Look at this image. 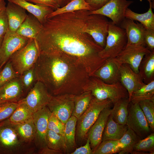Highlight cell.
I'll list each match as a JSON object with an SVG mask.
<instances>
[{"label": "cell", "mask_w": 154, "mask_h": 154, "mask_svg": "<svg viewBox=\"0 0 154 154\" xmlns=\"http://www.w3.org/2000/svg\"><path fill=\"white\" fill-rule=\"evenodd\" d=\"M152 132L154 131V99H147L138 103Z\"/></svg>", "instance_id": "cell-38"}, {"label": "cell", "mask_w": 154, "mask_h": 154, "mask_svg": "<svg viewBox=\"0 0 154 154\" xmlns=\"http://www.w3.org/2000/svg\"><path fill=\"white\" fill-rule=\"evenodd\" d=\"M127 43L125 30L110 22L105 46L99 52V55L106 59L114 58L124 49Z\"/></svg>", "instance_id": "cell-7"}, {"label": "cell", "mask_w": 154, "mask_h": 154, "mask_svg": "<svg viewBox=\"0 0 154 154\" xmlns=\"http://www.w3.org/2000/svg\"><path fill=\"white\" fill-rule=\"evenodd\" d=\"M119 140H106L102 141L93 151V154H112L119 153L122 149Z\"/></svg>", "instance_id": "cell-37"}, {"label": "cell", "mask_w": 154, "mask_h": 154, "mask_svg": "<svg viewBox=\"0 0 154 154\" xmlns=\"http://www.w3.org/2000/svg\"><path fill=\"white\" fill-rule=\"evenodd\" d=\"M144 40L146 45L151 51L154 50V29H146L145 32Z\"/></svg>", "instance_id": "cell-45"}, {"label": "cell", "mask_w": 154, "mask_h": 154, "mask_svg": "<svg viewBox=\"0 0 154 154\" xmlns=\"http://www.w3.org/2000/svg\"><path fill=\"white\" fill-rule=\"evenodd\" d=\"M46 141L49 148L63 152L67 150L64 136L52 130L48 129Z\"/></svg>", "instance_id": "cell-34"}, {"label": "cell", "mask_w": 154, "mask_h": 154, "mask_svg": "<svg viewBox=\"0 0 154 154\" xmlns=\"http://www.w3.org/2000/svg\"><path fill=\"white\" fill-rule=\"evenodd\" d=\"M30 39L9 29L0 46L1 68L13 54L26 45Z\"/></svg>", "instance_id": "cell-11"}, {"label": "cell", "mask_w": 154, "mask_h": 154, "mask_svg": "<svg viewBox=\"0 0 154 154\" xmlns=\"http://www.w3.org/2000/svg\"><path fill=\"white\" fill-rule=\"evenodd\" d=\"M14 124L19 135L26 141L30 142L35 138L36 129L33 118L22 123Z\"/></svg>", "instance_id": "cell-35"}, {"label": "cell", "mask_w": 154, "mask_h": 154, "mask_svg": "<svg viewBox=\"0 0 154 154\" xmlns=\"http://www.w3.org/2000/svg\"><path fill=\"white\" fill-rule=\"evenodd\" d=\"M120 82L127 90L130 100L132 93L145 84L139 73L135 72L129 65L125 64L119 65Z\"/></svg>", "instance_id": "cell-15"}, {"label": "cell", "mask_w": 154, "mask_h": 154, "mask_svg": "<svg viewBox=\"0 0 154 154\" xmlns=\"http://www.w3.org/2000/svg\"><path fill=\"white\" fill-rule=\"evenodd\" d=\"M126 124L141 139L147 137L151 131L145 116L138 103L130 102Z\"/></svg>", "instance_id": "cell-8"}, {"label": "cell", "mask_w": 154, "mask_h": 154, "mask_svg": "<svg viewBox=\"0 0 154 154\" xmlns=\"http://www.w3.org/2000/svg\"><path fill=\"white\" fill-rule=\"evenodd\" d=\"M39 154H62L63 152L49 148L47 146L40 148L38 152Z\"/></svg>", "instance_id": "cell-48"}, {"label": "cell", "mask_w": 154, "mask_h": 154, "mask_svg": "<svg viewBox=\"0 0 154 154\" xmlns=\"http://www.w3.org/2000/svg\"><path fill=\"white\" fill-rule=\"evenodd\" d=\"M62 0V4L63 3H68V2H69L70 1L72 0Z\"/></svg>", "instance_id": "cell-50"}, {"label": "cell", "mask_w": 154, "mask_h": 154, "mask_svg": "<svg viewBox=\"0 0 154 154\" xmlns=\"http://www.w3.org/2000/svg\"><path fill=\"white\" fill-rule=\"evenodd\" d=\"M52 114L46 106L34 112L33 115V119L36 129L35 137L40 148L46 146V137L48 129V121Z\"/></svg>", "instance_id": "cell-18"}, {"label": "cell", "mask_w": 154, "mask_h": 154, "mask_svg": "<svg viewBox=\"0 0 154 154\" xmlns=\"http://www.w3.org/2000/svg\"><path fill=\"white\" fill-rule=\"evenodd\" d=\"M84 91H90L93 97L99 100L109 99L113 104L121 98H129L127 90L120 82L108 84L93 76H90Z\"/></svg>", "instance_id": "cell-3"}, {"label": "cell", "mask_w": 154, "mask_h": 154, "mask_svg": "<svg viewBox=\"0 0 154 154\" xmlns=\"http://www.w3.org/2000/svg\"><path fill=\"white\" fill-rule=\"evenodd\" d=\"M19 105L18 102H5L0 103V122L9 118Z\"/></svg>", "instance_id": "cell-41"}, {"label": "cell", "mask_w": 154, "mask_h": 154, "mask_svg": "<svg viewBox=\"0 0 154 154\" xmlns=\"http://www.w3.org/2000/svg\"><path fill=\"white\" fill-rule=\"evenodd\" d=\"M6 63L3 69L0 72V87L20 76L15 72L9 60Z\"/></svg>", "instance_id": "cell-40"}, {"label": "cell", "mask_w": 154, "mask_h": 154, "mask_svg": "<svg viewBox=\"0 0 154 154\" xmlns=\"http://www.w3.org/2000/svg\"><path fill=\"white\" fill-rule=\"evenodd\" d=\"M93 96L90 91H84L74 98V107L72 116L78 118L88 107Z\"/></svg>", "instance_id": "cell-29"}, {"label": "cell", "mask_w": 154, "mask_h": 154, "mask_svg": "<svg viewBox=\"0 0 154 154\" xmlns=\"http://www.w3.org/2000/svg\"><path fill=\"white\" fill-rule=\"evenodd\" d=\"M129 98H121L113 104L110 115L113 120L120 124H126L128 115Z\"/></svg>", "instance_id": "cell-26"}, {"label": "cell", "mask_w": 154, "mask_h": 154, "mask_svg": "<svg viewBox=\"0 0 154 154\" xmlns=\"http://www.w3.org/2000/svg\"><path fill=\"white\" fill-rule=\"evenodd\" d=\"M81 10L91 11L90 5L85 0H72L61 8H58L49 14L46 18L60 14Z\"/></svg>", "instance_id": "cell-30"}, {"label": "cell", "mask_w": 154, "mask_h": 154, "mask_svg": "<svg viewBox=\"0 0 154 154\" xmlns=\"http://www.w3.org/2000/svg\"><path fill=\"white\" fill-rule=\"evenodd\" d=\"M140 138L131 129H128L122 137L119 140L122 145L119 154H132L134 146L140 140Z\"/></svg>", "instance_id": "cell-31"}, {"label": "cell", "mask_w": 154, "mask_h": 154, "mask_svg": "<svg viewBox=\"0 0 154 154\" xmlns=\"http://www.w3.org/2000/svg\"><path fill=\"white\" fill-rule=\"evenodd\" d=\"M6 6L5 0H0V11L5 8Z\"/></svg>", "instance_id": "cell-49"}, {"label": "cell", "mask_w": 154, "mask_h": 154, "mask_svg": "<svg viewBox=\"0 0 154 154\" xmlns=\"http://www.w3.org/2000/svg\"><path fill=\"white\" fill-rule=\"evenodd\" d=\"M3 37L0 35V46L1 45L3 40Z\"/></svg>", "instance_id": "cell-51"}, {"label": "cell", "mask_w": 154, "mask_h": 154, "mask_svg": "<svg viewBox=\"0 0 154 154\" xmlns=\"http://www.w3.org/2000/svg\"><path fill=\"white\" fill-rule=\"evenodd\" d=\"M7 0L21 6L36 17L42 24L45 21L47 15L54 11L50 8L37 5L26 0Z\"/></svg>", "instance_id": "cell-23"}, {"label": "cell", "mask_w": 154, "mask_h": 154, "mask_svg": "<svg viewBox=\"0 0 154 154\" xmlns=\"http://www.w3.org/2000/svg\"><path fill=\"white\" fill-rule=\"evenodd\" d=\"M25 93L19 77L16 78L0 87V103L18 102Z\"/></svg>", "instance_id": "cell-20"}, {"label": "cell", "mask_w": 154, "mask_h": 154, "mask_svg": "<svg viewBox=\"0 0 154 154\" xmlns=\"http://www.w3.org/2000/svg\"><path fill=\"white\" fill-rule=\"evenodd\" d=\"M90 5L91 11L98 9L104 5L110 0H85Z\"/></svg>", "instance_id": "cell-47"}, {"label": "cell", "mask_w": 154, "mask_h": 154, "mask_svg": "<svg viewBox=\"0 0 154 154\" xmlns=\"http://www.w3.org/2000/svg\"><path fill=\"white\" fill-rule=\"evenodd\" d=\"M90 14L81 10L46 18L36 39L40 52L71 56L92 76L106 59L99 55L103 48L86 32Z\"/></svg>", "instance_id": "cell-1"}, {"label": "cell", "mask_w": 154, "mask_h": 154, "mask_svg": "<svg viewBox=\"0 0 154 154\" xmlns=\"http://www.w3.org/2000/svg\"><path fill=\"white\" fill-rule=\"evenodd\" d=\"M70 154H93L89 138L87 137L86 143L84 145L76 149Z\"/></svg>", "instance_id": "cell-46"}, {"label": "cell", "mask_w": 154, "mask_h": 154, "mask_svg": "<svg viewBox=\"0 0 154 154\" xmlns=\"http://www.w3.org/2000/svg\"><path fill=\"white\" fill-rule=\"evenodd\" d=\"M42 24L33 15L29 13L16 32L29 39H36L42 27Z\"/></svg>", "instance_id": "cell-22"}, {"label": "cell", "mask_w": 154, "mask_h": 154, "mask_svg": "<svg viewBox=\"0 0 154 154\" xmlns=\"http://www.w3.org/2000/svg\"><path fill=\"white\" fill-rule=\"evenodd\" d=\"M78 118L71 116L65 124L64 133L65 144L68 150L75 147V135Z\"/></svg>", "instance_id": "cell-32"}, {"label": "cell", "mask_w": 154, "mask_h": 154, "mask_svg": "<svg viewBox=\"0 0 154 154\" xmlns=\"http://www.w3.org/2000/svg\"><path fill=\"white\" fill-rule=\"evenodd\" d=\"M106 17L100 14H91L90 11L86 31L103 48L105 46L110 23Z\"/></svg>", "instance_id": "cell-12"}, {"label": "cell", "mask_w": 154, "mask_h": 154, "mask_svg": "<svg viewBox=\"0 0 154 154\" xmlns=\"http://www.w3.org/2000/svg\"><path fill=\"white\" fill-rule=\"evenodd\" d=\"M9 29L8 19L5 8L0 11V35L3 37Z\"/></svg>", "instance_id": "cell-44"}, {"label": "cell", "mask_w": 154, "mask_h": 154, "mask_svg": "<svg viewBox=\"0 0 154 154\" xmlns=\"http://www.w3.org/2000/svg\"><path fill=\"white\" fill-rule=\"evenodd\" d=\"M19 105L11 116L6 119L12 123H18L32 118L34 112L25 104L18 102Z\"/></svg>", "instance_id": "cell-28"}, {"label": "cell", "mask_w": 154, "mask_h": 154, "mask_svg": "<svg viewBox=\"0 0 154 154\" xmlns=\"http://www.w3.org/2000/svg\"><path fill=\"white\" fill-rule=\"evenodd\" d=\"M128 128L126 124H120L115 121L110 115L103 133L102 141L109 140H119Z\"/></svg>", "instance_id": "cell-24"}, {"label": "cell", "mask_w": 154, "mask_h": 154, "mask_svg": "<svg viewBox=\"0 0 154 154\" xmlns=\"http://www.w3.org/2000/svg\"><path fill=\"white\" fill-rule=\"evenodd\" d=\"M150 99H154V80L133 92L130 102L138 103L143 100Z\"/></svg>", "instance_id": "cell-33"}, {"label": "cell", "mask_w": 154, "mask_h": 154, "mask_svg": "<svg viewBox=\"0 0 154 154\" xmlns=\"http://www.w3.org/2000/svg\"><path fill=\"white\" fill-rule=\"evenodd\" d=\"M154 153V133L139 140L134 146L132 154Z\"/></svg>", "instance_id": "cell-36"}, {"label": "cell", "mask_w": 154, "mask_h": 154, "mask_svg": "<svg viewBox=\"0 0 154 154\" xmlns=\"http://www.w3.org/2000/svg\"><path fill=\"white\" fill-rule=\"evenodd\" d=\"M52 96L43 84L37 81L26 97L19 102L25 104L35 112L46 106Z\"/></svg>", "instance_id": "cell-14"}, {"label": "cell", "mask_w": 154, "mask_h": 154, "mask_svg": "<svg viewBox=\"0 0 154 154\" xmlns=\"http://www.w3.org/2000/svg\"><path fill=\"white\" fill-rule=\"evenodd\" d=\"M120 25L125 31L127 45L145 46L144 36L146 29L142 24L125 17Z\"/></svg>", "instance_id": "cell-16"}, {"label": "cell", "mask_w": 154, "mask_h": 154, "mask_svg": "<svg viewBox=\"0 0 154 154\" xmlns=\"http://www.w3.org/2000/svg\"><path fill=\"white\" fill-rule=\"evenodd\" d=\"M149 7L148 11L143 13L135 12L128 8L126 11L125 17L139 22L146 29H154V14L153 12L151 0H148Z\"/></svg>", "instance_id": "cell-25"}, {"label": "cell", "mask_w": 154, "mask_h": 154, "mask_svg": "<svg viewBox=\"0 0 154 154\" xmlns=\"http://www.w3.org/2000/svg\"><path fill=\"white\" fill-rule=\"evenodd\" d=\"M64 126L65 124L52 114L48 119V129L63 136Z\"/></svg>", "instance_id": "cell-42"}, {"label": "cell", "mask_w": 154, "mask_h": 154, "mask_svg": "<svg viewBox=\"0 0 154 154\" xmlns=\"http://www.w3.org/2000/svg\"><path fill=\"white\" fill-rule=\"evenodd\" d=\"M0 66H1V62H0V69L1 68Z\"/></svg>", "instance_id": "cell-52"}, {"label": "cell", "mask_w": 154, "mask_h": 154, "mask_svg": "<svg viewBox=\"0 0 154 154\" xmlns=\"http://www.w3.org/2000/svg\"><path fill=\"white\" fill-rule=\"evenodd\" d=\"M151 52L145 46L126 45L118 56L112 59L119 65L128 64L135 72L139 73V67L142 60Z\"/></svg>", "instance_id": "cell-9"}, {"label": "cell", "mask_w": 154, "mask_h": 154, "mask_svg": "<svg viewBox=\"0 0 154 154\" xmlns=\"http://www.w3.org/2000/svg\"><path fill=\"white\" fill-rule=\"evenodd\" d=\"M19 78L25 92L29 91L37 81L34 66L24 71L20 75Z\"/></svg>", "instance_id": "cell-39"}, {"label": "cell", "mask_w": 154, "mask_h": 154, "mask_svg": "<svg viewBox=\"0 0 154 154\" xmlns=\"http://www.w3.org/2000/svg\"><path fill=\"white\" fill-rule=\"evenodd\" d=\"M29 142L21 137L15 124L6 119L0 122V154L27 153Z\"/></svg>", "instance_id": "cell-4"}, {"label": "cell", "mask_w": 154, "mask_h": 154, "mask_svg": "<svg viewBox=\"0 0 154 154\" xmlns=\"http://www.w3.org/2000/svg\"><path fill=\"white\" fill-rule=\"evenodd\" d=\"M139 73L145 84L154 80V51L144 57L139 67Z\"/></svg>", "instance_id": "cell-27"}, {"label": "cell", "mask_w": 154, "mask_h": 154, "mask_svg": "<svg viewBox=\"0 0 154 154\" xmlns=\"http://www.w3.org/2000/svg\"><path fill=\"white\" fill-rule=\"evenodd\" d=\"M75 95L65 94L52 96L47 105L52 113L64 124L72 116Z\"/></svg>", "instance_id": "cell-10"}, {"label": "cell", "mask_w": 154, "mask_h": 154, "mask_svg": "<svg viewBox=\"0 0 154 154\" xmlns=\"http://www.w3.org/2000/svg\"><path fill=\"white\" fill-rule=\"evenodd\" d=\"M133 3L130 0H110L100 8L90 11V13L108 17L113 23L118 26L125 18L126 10Z\"/></svg>", "instance_id": "cell-13"}, {"label": "cell", "mask_w": 154, "mask_h": 154, "mask_svg": "<svg viewBox=\"0 0 154 154\" xmlns=\"http://www.w3.org/2000/svg\"><path fill=\"white\" fill-rule=\"evenodd\" d=\"M34 4L50 8L54 10L62 4V0H26Z\"/></svg>", "instance_id": "cell-43"}, {"label": "cell", "mask_w": 154, "mask_h": 154, "mask_svg": "<svg viewBox=\"0 0 154 154\" xmlns=\"http://www.w3.org/2000/svg\"><path fill=\"white\" fill-rule=\"evenodd\" d=\"M8 17L9 30L16 32L26 18V10L19 5L8 2L5 7Z\"/></svg>", "instance_id": "cell-21"}, {"label": "cell", "mask_w": 154, "mask_h": 154, "mask_svg": "<svg viewBox=\"0 0 154 154\" xmlns=\"http://www.w3.org/2000/svg\"><path fill=\"white\" fill-rule=\"evenodd\" d=\"M110 106L105 108L102 111L97 119L88 132L87 137L90 139V146L93 151L102 141L103 133L111 113Z\"/></svg>", "instance_id": "cell-17"}, {"label": "cell", "mask_w": 154, "mask_h": 154, "mask_svg": "<svg viewBox=\"0 0 154 154\" xmlns=\"http://www.w3.org/2000/svg\"><path fill=\"white\" fill-rule=\"evenodd\" d=\"M40 54L36 39L31 38L26 45L13 54L9 60L15 72L20 75L34 66Z\"/></svg>", "instance_id": "cell-5"}, {"label": "cell", "mask_w": 154, "mask_h": 154, "mask_svg": "<svg viewBox=\"0 0 154 154\" xmlns=\"http://www.w3.org/2000/svg\"><path fill=\"white\" fill-rule=\"evenodd\" d=\"M34 68L37 81L52 96L82 93L90 76L78 60L61 53L40 52Z\"/></svg>", "instance_id": "cell-2"}, {"label": "cell", "mask_w": 154, "mask_h": 154, "mask_svg": "<svg viewBox=\"0 0 154 154\" xmlns=\"http://www.w3.org/2000/svg\"><path fill=\"white\" fill-rule=\"evenodd\" d=\"M113 104L109 99L99 100L94 97L85 112L78 118L76 125V135L80 138L87 137L89 129L94 123L100 113L105 108Z\"/></svg>", "instance_id": "cell-6"}, {"label": "cell", "mask_w": 154, "mask_h": 154, "mask_svg": "<svg viewBox=\"0 0 154 154\" xmlns=\"http://www.w3.org/2000/svg\"><path fill=\"white\" fill-rule=\"evenodd\" d=\"M91 76L110 84L120 82L119 65L113 59H107L105 63Z\"/></svg>", "instance_id": "cell-19"}]
</instances>
